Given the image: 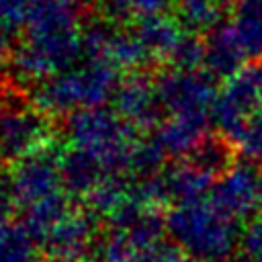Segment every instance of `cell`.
I'll use <instances>...</instances> for the list:
<instances>
[{
  "mask_svg": "<svg viewBox=\"0 0 262 262\" xmlns=\"http://www.w3.org/2000/svg\"><path fill=\"white\" fill-rule=\"evenodd\" d=\"M84 29L76 0H37L25 37L8 61L12 78L35 86L72 68L84 53Z\"/></svg>",
  "mask_w": 262,
  "mask_h": 262,
  "instance_id": "cell-1",
  "label": "cell"
},
{
  "mask_svg": "<svg viewBox=\"0 0 262 262\" xmlns=\"http://www.w3.org/2000/svg\"><path fill=\"white\" fill-rule=\"evenodd\" d=\"M166 233L196 262H229L237 244V221L211 196L176 203L166 213Z\"/></svg>",
  "mask_w": 262,
  "mask_h": 262,
  "instance_id": "cell-2",
  "label": "cell"
},
{
  "mask_svg": "<svg viewBox=\"0 0 262 262\" xmlns=\"http://www.w3.org/2000/svg\"><path fill=\"white\" fill-rule=\"evenodd\" d=\"M66 139L70 149L86 154L108 174L131 170L137 137L135 129L117 111L94 106L68 115Z\"/></svg>",
  "mask_w": 262,
  "mask_h": 262,
  "instance_id": "cell-3",
  "label": "cell"
},
{
  "mask_svg": "<svg viewBox=\"0 0 262 262\" xmlns=\"http://www.w3.org/2000/svg\"><path fill=\"white\" fill-rule=\"evenodd\" d=\"M113 66L88 59L82 66L66 68L33 88V104L43 115H72L82 108L104 106L119 86Z\"/></svg>",
  "mask_w": 262,
  "mask_h": 262,
  "instance_id": "cell-4",
  "label": "cell"
},
{
  "mask_svg": "<svg viewBox=\"0 0 262 262\" xmlns=\"http://www.w3.org/2000/svg\"><path fill=\"white\" fill-rule=\"evenodd\" d=\"M10 201L20 213L68 199L61 174V156L49 145L16 160L4 176Z\"/></svg>",
  "mask_w": 262,
  "mask_h": 262,
  "instance_id": "cell-5",
  "label": "cell"
},
{
  "mask_svg": "<svg viewBox=\"0 0 262 262\" xmlns=\"http://www.w3.org/2000/svg\"><path fill=\"white\" fill-rule=\"evenodd\" d=\"M258 108H262V66L250 63L225 78L211 106V121L225 141L233 143Z\"/></svg>",
  "mask_w": 262,
  "mask_h": 262,
  "instance_id": "cell-6",
  "label": "cell"
},
{
  "mask_svg": "<svg viewBox=\"0 0 262 262\" xmlns=\"http://www.w3.org/2000/svg\"><path fill=\"white\" fill-rule=\"evenodd\" d=\"M209 196L231 219H252L262 209V172L248 160L229 164L217 176Z\"/></svg>",
  "mask_w": 262,
  "mask_h": 262,
  "instance_id": "cell-7",
  "label": "cell"
},
{
  "mask_svg": "<svg viewBox=\"0 0 262 262\" xmlns=\"http://www.w3.org/2000/svg\"><path fill=\"white\" fill-rule=\"evenodd\" d=\"M84 53L88 59L104 61L115 70H135L151 61L135 31L111 23H92L84 29Z\"/></svg>",
  "mask_w": 262,
  "mask_h": 262,
  "instance_id": "cell-8",
  "label": "cell"
},
{
  "mask_svg": "<svg viewBox=\"0 0 262 262\" xmlns=\"http://www.w3.org/2000/svg\"><path fill=\"white\" fill-rule=\"evenodd\" d=\"M162 108L168 113H211L217 90L209 74L174 68L156 80Z\"/></svg>",
  "mask_w": 262,
  "mask_h": 262,
  "instance_id": "cell-9",
  "label": "cell"
},
{
  "mask_svg": "<svg viewBox=\"0 0 262 262\" xmlns=\"http://www.w3.org/2000/svg\"><path fill=\"white\" fill-rule=\"evenodd\" d=\"M47 145H49V127L45 123L43 113L27 106L6 111L0 123V156L2 158L16 162Z\"/></svg>",
  "mask_w": 262,
  "mask_h": 262,
  "instance_id": "cell-10",
  "label": "cell"
},
{
  "mask_svg": "<svg viewBox=\"0 0 262 262\" xmlns=\"http://www.w3.org/2000/svg\"><path fill=\"white\" fill-rule=\"evenodd\" d=\"M98 237V223L92 211L72 207L43 239V248L49 256H63L80 260L92 250Z\"/></svg>",
  "mask_w": 262,
  "mask_h": 262,
  "instance_id": "cell-11",
  "label": "cell"
},
{
  "mask_svg": "<svg viewBox=\"0 0 262 262\" xmlns=\"http://www.w3.org/2000/svg\"><path fill=\"white\" fill-rule=\"evenodd\" d=\"M113 100L115 111L133 129H149L160 119L162 102L156 82L143 74H131L129 78L119 82Z\"/></svg>",
  "mask_w": 262,
  "mask_h": 262,
  "instance_id": "cell-12",
  "label": "cell"
},
{
  "mask_svg": "<svg viewBox=\"0 0 262 262\" xmlns=\"http://www.w3.org/2000/svg\"><path fill=\"white\" fill-rule=\"evenodd\" d=\"M211 113H168L158 123L154 139L166 156L188 158L205 139Z\"/></svg>",
  "mask_w": 262,
  "mask_h": 262,
  "instance_id": "cell-13",
  "label": "cell"
},
{
  "mask_svg": "<svg viewBox=\"0 0 262 262\" xmlns=\"http://www.w3.org/2000/svg\"><path fill=\"white\" fill-rule=\"evenodd\" d=\"M135 33L141 39L151 59H168V61H172L176 49L186 37V31L180 27V23L168 16L166 12L137 20Z\"/></svg>",
  "mask_w": 262,
  "mask_h": 262,
  "instance_id": "cell-14",
  "label": "cell"
},
{
  "mask_svg": "<svg viewBox=\"0 0 262 262\" xmlns=\"http://www.w3.org/2000/svg\"><path fill=\"white\" fill-rule=\"evenodd\" d=\"M164 180H166L170 199L176 203H184V201H194L211 194L217 174L207 170L192 158H186L184 162L164 172Z\"/></svg>",
  "mask_w": 262,
  "mask_h": 262,
  "instance_id": "cell-15",
  "label": "cell"
},
{
  "mask_svg": "<svg viewBox=\"0 0 262 262\" xmlns=\"http://www.w3.org/2000/svg\"><path fill=\"white\" fill-rule=\"evenodd\" d=\"M244 59L246 55L229 25H219L213 33H209L205 41V66L211 76L229 78L239 68H244Z\"/></svg>",
  "mask_w": 262,
  "mask_h": 262,
  "instance_id": "cell-16",
  "label": "cell"
},
{
  "mask_svg": "<svg viewBox=\"0 0 262 262\" xmlns=\"http://www.w3.org/2000/svg\"><path fill=\"white\" fill-rule=\"evenodd\" d=\"M227 25L246 59H262V0H239Z\"/></svg>",
  "mask_w": 262,
  "mask_h": 262,
  "instance_id": "cell-17",
  "label": "cell"
},
{
  "mask_svg": "<svg viewBox=\"0 0 262 262\" xmlns=\"http://www.w3.org/2000/svg\"><path fill=\"white\" fill-rule=\"evenodd\" d=\"M174 18L190 35L213 33L221 25V0H172Z\"/></svg>",
  "mask_w": 262,
  "mask_h": 262,
  "instance_id": "cell-18",
  "label": "cell"
},
{
  "mask_svg": "<svg viewBox=\"0 0 262 262\" xmlns=\"http://www.w3.org/2000/svg\"><path fill=\"white\" fill-rule=\"evenodd\" d=\"M61 174L66 190L74 196L86 199L88 192L100 182V178L108 172H104L92 158H88L82 151L70 149L61 156Z\"/></svg>",
  "mask_w": 262,
  "mask_h": 262,
  "instance_id": "cell-19",
  "label": "cell"
},
{
  "mask_svg": "<svg viewBox=\"0 0 262 262\" xmlns=\"http://www.w3.org/2000/svg\"><path fill=\"white\" fill-rule=\"evenodd\" d=\"M37 246L25 223H10L0 233V262H39Z\"/></svg>",
  "mask_w": 262,
  "mask_h": 262,
  "instance_id": "cell-20",
  "label": "cell"
},
{
  "mask_svg": "<svg viewBox=\"0 0 262 262\" xmlns=\"http://www.w3.org/2000/svg\"><path fill=\"white\" fill-rule=\"evenodd\" d=\"M172 0H102V10L111 20H141L164 14Z\"/></svg>",
  "mask_w": 262,
  "mask_h": 262,
  "instance_id": "cell-21",
  "label": "cell"
},
{
  "mask_svg": "<svg viewBox=\"0 0 262 262\" xmlns=\"http://www.w3.org/2000/svg\"><path fill=\"white\" fill-rule=\"evenodd\" d=\"M37 0H0V31L10 35L25 29Z\"/></svg>",
  "mask_w": 262,
  "mask_h": 262,
  "instance_id": "cell-22",
  "label": "cell"
},
{
  "mask_svg": "<svg viewBox=\"0 0 262 262\" xmlns=\"http://www.w3.org/2000/svg\"><path fill=\"white\" fill-rule=\"evenodd\" d=\"M233 143L248 162L262 164V115H254Z\"/></svg>",
  "mask_w": 262,
  "mask_h": 262,
  "instance_id": "cell-23",
  "label": "cell"
},
{
  "mask_svg": "<svg viewBox=\"0 0 262 262\" xmlns=\"http://www.w3.org/2000/svg\"><path fill=\"white\" fill-rule=\"evenodd\" d=\"M239 248L244 262H262V209L248 221L239 237Z\"/></svg>",
  "mask_w": 262,
  "mask_h": 262,
  "instance_id": "cell-24",
  "label": "cell"
},
{
  "mask_svg": "<svg viewBox=\"0 0 262 262\" xmlns=\"http://www.w3.org/2000/svg\"><path fill=\"white\" fill-rule=\"evenodd\" d=\"M12 209H14V205H12V201H10L6 182H4V178H0V233L12 223V221H10Z\"/></svg>",
  "mask_w": 262,
  "mask_h": 262,
  "instance_id": "cell-25",
  "label": "cell"
},
{
  "mask_svg": "<svg viewBox=\"0 0 262 262\" xmlns=\"http://www.w3.org/2000/svg\"><path fill=\"white\" fill-rule=\"evenodd\" d=\"M8 59V43H6V33L0 31V68Z\"/></svg>",
  "mask_w": 262,
  "mask_h": 262,
  "instance_id": "cell-26",
  "label": "cell"
},
{
  "mask_svg": "<svg viewBox=\"0 0 262 262\" xmlns=\"http://www.w3.org/2000/svg\"><path fill=\"white\" fill-rule=\"evenodd\" d=\"M47 262H80V260H74V258H63V256H51Z\"/></svg>",
  "mask_w": 262,
  "mask_h": 262,
  "instance_id": "cell-27",
  "label": "cell"
},
{
  "mask_svg": "<svg viewBox=\"0 0 262 262\" xmlns=\"http://www.w3.org/2000/svg\"><path fill=\"white\" fill-rule=\"evenodd\" d=\"M6 115V108H4V98L0 96V123H2V117Z\"/></svg>",
  "mask_w": 262,
  "mask_h": 262,
  "instance_id": "cell-28",
  "label": "cell"
},
{
  "mask_svg": "<svg viewBox=\"0 0 262 262\" xmlns=\"http://www.w3.org/2000/svg\"><path fill=\"white\" fill-rule=\"evenodd\" d=\"M221 2H239V0H221Z\"/></svg>",
  "mask_w": 262,
  "mask_h": 262,
  "instance_id": "cell-29",
  "label": "cell"
},
{
  "mask_svg": "<svg viewBox=\"0 0 262 262\" xmlns=\"http://www.w3.org/2000/svg\"><path fill=\"white\" fill-rule=\"evenodd\" d=\"M237 262H244V260H237Z\"/></svg>",
  "mask_w": 262,
  "mask_h": 262,
  "instance_id": "cell-30",
  "label": "cell"
}]
</instances>
